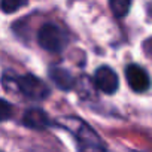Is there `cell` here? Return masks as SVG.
Returning a JSON list of instances; mask_svg holds the SVG:
<instances>
[{
	"label": "cell",
	"mask_w": 152,
	"mask_h": 152,
	"mask_svg": "<svg viewBox=\"0 0 152 152\" xmlns=\"http://www.w3.org/2000/svg\"><path fill=\"white\" fill-rule=\"evenodd\" d=\"M2 84L8 91H20L26 99L33 102H42L51 96L49 85L31 73H26L21 76L5 73L2 76Z\"/></svg>",
	"instance_id": "1"
},
{
	"label": "cell",
	"mask_w": 152,
	"mask_h": 152,
	"mask_svg": "<svg viewBox=\"0 0 152 152\" xmlns=\"http://www.w3.org/2000/svg\"><path fill=\"white\" fill-rule=\"evenodd\" d=\"M55 124L67 130L76 140L79 151H106L107 146L102 142L100 136L88 125L84 119L78 116H64L55 121Z\"/></svg>",
	"instance_id": "2"
},
{
	"label": "cell",
	"mask_w": 152,
	"mask_h": 152,
	"mask_svg": "<svg viewBox=\"0 0 152 152\" xmlns=\"http://www.w3.org/2000/svg\"><path fill=\"white\" fill-rule=\"evenodd\" d=\"M37 43L48 52H61L69 45V33L57 23H45L37 31Z\"/></svg>",
	"instance_id": "3"
},
{
	"label": "cell",
	"mask_w": 152,
	"mask_h": 152,
	"mask_svg": "<svg viewBox=\"0 0 152 152\" xmlns=\"http://www.w3.org/2000/svg\"><path fill=\"white\" fill-rule=\"evenodd\" d=\"M125 79L134 93H146L151 88V76L140 64L131 63L125 67Z\"/></svg>",
	"instance_id": "4"
},
{
	"label": "cell",
	"mask_w": 152,
	"mask_h": 152,
	"mask_svg": "<svg viewBox=\"0 0 152 152\" xmlns=\"http://www.w3.org/2000/svg\"><path fill=\"white\" fill-rule=\"evenodd\" d=\"M94 87L104 94H115L119 88V79L115 70L109 66H100L94 73Z\"/></svg>",
	"instance_id": "5"
},
{
	"label": "cell",
	"mask_w": 152,
	"mask_h": 152,
	"mask_svg": "<svg viewBox=\"0 0 152 152\" xmlns=\"http://www.w3.org/2000/svg\"><path fill=\"white\" fill-rule=\"evenodd\" d=\"M23 124L31 130H46L49 127L57 125L55 121L49 118V115L40 107H30L23 115Z\"/></svg>",
	"instance_id": "6"
},
{
	"label": "cell",
	"mask_w": 152,
	"mask_h": 152,
	"mask_svg": "<svg viewBox=\"0 0 152 152\" xmlns=\"http://www.w3.org/2000/svg\"><path fill=\"white\" fill-rule=\"evenodd\" d=\"M49 78L61 91H70V90H73L76 87L75 76L64 67L52 66L49 69Z\"/></svg>",
	"instance_id": "7"
},
{
	"label": "cell",
	"mask_w": 152,
	"mask_h": 152,
	"mask_svg": "<svg viewBox=\"0 0 152 152\" xmlns=\"http://www.w3.org/2000/svg\"><path fill=\"white\" fill-rule=\"evenodd\" d=\"M133 0H109V8L116 18H124L128 15Z\"/></svg>",
	"instance_id": "8"
},
{
	"label": "cell",
	"mask_w": 152,
	"mask_h": 152,
	"mask_svg": "<svg viewBox=\"0 0 152 152\" xmlns=\"http://www.w3.org/2000/svg\"><path fill=\"white\" fill-rule=\"evenodd\" d=\"M28 0H0V9L5 14H14L23 6L27 5Z\"/></svg>",
	"instance_id": "9"
},
{
	"label": "cell",
	"mask_w": 152,
	"mask_h": 152,
	"mask_svg": "<svg viewBox=\"0 0 152 152\" xmlns=\"http://www.w3.org/2000/svg\"><path fill=\"white\" fill-rule=\"evenodd\" d=\"M14 115V107L9 102H6L5 99H0V122L11 119Z\"/></svg>",
	"instance_id": "10"
}]
</instances>
